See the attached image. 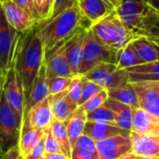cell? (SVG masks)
Segmentation results:
<instances>
[{
    "label": "cell",
    "instance_id": "6da1fadb",
    "mask_svg": "<svg viewBox=\"0 0 159 159\" xmlns=\"http://www.w3.org/2000/svg\"><path fill=\"white\" fill-rule=\"evenodd\" d=\"M36 26L35 34L42 41L45 54H47L58 45L67 41L81 27L90 29L91 22L83 16L77 4L54 19Z\"/></svg>",
    "mask_w": 159,
    "mask_h": 159
},
{
    "label": "cell",
    "instance_id": "7a4b0ae2",
    "mask_svg": "<svg viewBox=\"0 0 159 159\" xmlns=\"http://www.w3.org/2000/svg\"><path fill=\"white\" fill-rule=\"evenodd\" d=\"M44 63V47L35 32L34 33L31 31L26 34V36L23 39L19 38L14 56L13 67L21 80L25 91V98Z\"/></svg>",
    "mask_w": 159,
    "mask_h": 159
},
{
    "label": "cell",
    "instance_id": "3957f363",
    "mask_svg": "<svg viewBox=\"0 0 159 159\" xmlns=\"http://www.w3.org/2000/svg\"><path fill=\"white\" fill-rule=\"evenodd\" d=\"M115 11L138 37L159 27V11L148 0H122Z\"/></svg>",
    "mask_w": 159,
    "mask_h": 159
},
{
    "label": "cell",
    "instance_id": "277c9868",
    "mask_svg": "<svg viewBox=\"0 0 159 159\" xmlns=\"http://www.w3.org/2000/svg\"><path fill=\"white\" fill-rule=\"evenodd\" d=\"M90 30L99 41L117 50L138 37L118 18L116 11L93 23Z\"/></svg>",
    "mask_w": 159,
    "mask_h": 159
},
{
    "label": "cell",
    "instance_id": "5b68a950",
    "mask_svg": "<svg viewBox=\"0 0 159 159\" xmlns=\"http://www.w3.org/2000/svg\"><path fill=\"white\" fill-rule=\"evenodd\" d=\"M117 49L108 47L99 41L90 29L88 30L84 50L83 59L79 70V75H84L96 65L102 62L116 63L117 62Z\"/></svg>",
    "mask_w": 159,
    "mask_h": 159
},
{
    "label": "cell",
    "instance_id": "8992f818",
    "mask_svg": "<svg viewBox=\"0 0 159 159\" xmlns=\"http://www.w3.org/2000/svg\"><path fill=\"white\" fill-rule=\"evenodd\" d=\"M22 120L10 109L4 96H0V150L2 155L19 143Z\"/></svg>",
    "mask_w": 159,
    "mask_h": 159
},
{
    "label": "cell",
    "instance_id": "52a82bcc",
    "mask_svg": "<svg viewBox=\"0 0 159 159\" xmlns=\"http://www.w3.org/2000/svg\"><path fill=\"white\" fill-rule=\"evenodd\" d=\"M84 76L107 90L130 83L126 70H118L116 63H99Z\"/></svg>",
    "mask_w": 159,
    "mask_h": 159
},
{
    "label": "cell",
    "instance_id": "ba28073f",
    "mask_svg": "<svg viewBox=\"0 0 159 159\" xmlns=\"http://www.w3.org/2000/svg\"><path fill=\"white\" fill-rule=\"evenodd\" d=\"M18 33L8 24L0 5V69L5 75L14 64Z\"/></svg>",
    "mask_w": 159,
    "mask_h": 159
},
{
    "label": "cell",
    "instance_id": "9c48e42d",
    "mask_svg": "<svg viewBox=\"0 0 159 159\" xmlns=\"http://www.w3.org/2000/svg\"><path fill=\"white\" fill-rule=\"evenodd\" d=\"M3 93L10 109L19 118L23 120L25 106V91L19 74L14 67H11L5 75Z\"/></svg>",
    "mask_w": 159,
    "mask_h": 159
},
{
    "label": "cell",
    "instance_id": "30bf717a",
    "mask_svg": "<svg viewBox=\"0 0 159 159\" xmlns=\"http://www.w3.org/2000/svg\"><path fill=\"white\" fill-rule=\"evenodd\" d=\"M45 65L47 68V75L49 80L58 76H75L67 60L65 42L58 45L49 52L45 54Z\"/></svg>",
    "mask_w": 159,
    "mask_h": 159
},
{
    "label": "cell",
    "instance_id": "8fae6325",
    "mask_svg": "<svg viewBox=\"0 0 159 159\" xmlns=\"http://www.w3.org/2000/svg\"><path fill=\"white\" fill-rule=\"evenodd\" d=\"M100 159H119L132 153V143L129 134L117 135L96 142Z\"/></svg>",
    "mask_w": 159,
    "mask_h": 159
},
{
    "label": "cell",
    "instance_id": "7c38bea8",
    "mask_svg": "<svg viewBox=\"0 0 159 159\" xmlns=\"http://www.w3.org/2000/svg\"><path fill=\"white\" fill-rule=\"evenodd\" d=\"M136 91L139 106L159 117V81L132 83Z\"/></svg>",
    "mask_w": 159,
    "mask_h": 159
},
{
    "label": "cell",
    "instance_id": "4fadbf2b",
    "mask_svg": "<svg viewBox=\"0 0 159 159\" xmlns=\"http://www.w3.org/2000/svg\"><path fill=\"white\" fill-rule=\"evenodd\" d=\"M0 5L8 24L12 28L21 34L33 31L36 22L13 0L2 2Z\"/></svg>",
    "mask_w": 159,
    "mask_h": 159
},
{
    "label": "cell",
    "instance_id": "5bb4252c",
    "mask_svg": "<svg viewBox=\"0 0 159 159\" xmlns=\"http://www.w3.org/2000/svg\"><path fill=\"white\" fill-rule=\"evenodd\" d=\"M50 95L49 91V79L47 75V68L45 63L42 65L36 77L34 78L28 94L26 96L23 117L29 113V111L39 102L46 99Z\"/></svg>",
    "mask_w": 159,
    "mask_h": 159
},
{
    "label": "cell",
    "instance_id": "9a60e30c",
    "mask_svg": "<svg viewBox=\"0 0 159 159\" xmlns=\"http://www.w3.org/2000/svg\"><path fill=\"white\" fill-rule=\"evenodd\" d=\"M87 32L88 29L81 27L73 36H71L67 41H65L67 60L71 70L75 75H79Z\"/></svg>",
    "mask_w": 159,
    "mask_h": 159
},
{
    "label": "cell",
    "instance_id": "2e32d148",
    "mask_svg": "<svg viewBox=\"0 0 159 159\" xmlns=\"http://www.w3.org/2000/svg\"><path fill=\"white\" fill-rule=\"evenodd\" d=\"M51 102L52 94H50L46 99L36 103L23 117V119L28 120L32 127L46 131L47 129H48L54 118Z\"/></svg>",
    "mask_w": 159,
    "mask_h": 159
},
{
    "label": "cell",
    "instance_id": "e0dca14e",
    "mask_svg": "<svg viewBox=\"0 0 159 159\" xmlns=\"http://www.w3.org/2000/svg\"><path fill=\"white\" fill-rule=\"evenodd\" d=\"M132 143V153L142 157L159 158V136L139 134L133 131L129 133Z\"/></svg>",
    "mask_w": 159,
    "mask_h": 159
},
{
    "label": "cell",
    "instance_id": "ac0fdd59",
    "mask_svg": "<svg viewBox=\"0 0 159 159\" xmlns=\"http://www.w3.org/2000/svg\"><path fill=\"white\" fill-rule=\"evenodd\" d=\"M131 131L139 134L159 136V117L141 107L133 109Z\"/></svg>",
    "mask_w": 159,
    "mask_h": 159
},
{
    "label": "cell",
    "instance_id": "d6986e66",
    "mask_svg": "<svg viewBox=\"0 0 159 159\" xmlns=\"http://www.w3.org/2000/svg\"><path fill=\"white\" fill-rule=\"evenodd\" d=\"M83 16L91 22V25L116 10L108 0H83L78 3Z\"/></svg>",
    "mask_w": 159,
    "mask_h": 159
},
{
    "label": "cell",
    "instance_id": "ffe728a7",
    "mask_svg": "<svg viewBox=\"0 0 159 159\" xmlns=\"http://www.w3.org/2000/svg\"><path fill=\"white\" fill-rule=\"evenodd\" d=\"M130 131L125 130L119 128L117 125L92 121L87 122L84 130V134L88 135L95 142H99L117 135H128Z\"/></svg>",
    "mask_w": 159,
    "mask_h": 159
},
{
    "label": "cell",
    "instance_id": "44dd1931",
    "mask_svg": "<svg viewBox=\"0 0 159 159\" xmlns=\"http://www.w3.org/2000/svg\"><path fill=\"white\" fill-rule=\"evenodd\" d=\"M87 122L88 113L86 112L83 105L78 106L77 109L64 122L67 128L68 138L72 148L74 147L77 140L84 134Z\"/></svg>",
    "mask_w": 159,
    "mask_h": 159
},
{
    "label": "cell",
    "instance_id": "7402d4cb",
    "mask_svg": "<svg viewBox=\"0 0 159 159\" xmlns=\"http://www.w3.org/2000/svg\"><path fill=\"white\" fill-rule=\"evenodd\" d=\"M51 107L54 118L61 122H65L69 116L77 109L78 105L70 98L67 89L52 95Z\"/></svg>",
    "mask_w": 159,
    "mask_h": 159
},
{
    "label": "cell",
    "instance_id": "603a6c76",
    "mask_svg": "<svg viewBox=\"0 0 159 159\" xmlns=\"http://www.w3.org/2000/svg\"><path fill=\"white\" fill-rule=\"evenodd\" d=\"M44 136V130L32 127L28 120L23 119L21 124L20 136L18 143L21 155L25 157Z\"/></svg>",
    "mask_w": 159,
    "mask_h": 159
},
{
    "label": "cell",
    "instance_id": "cb8c5ba5",
    "mask_svg": "<svg viewBox=\"0 0 159 159\" xmlns=\"http://www.w3.org/2000/svg\"><path fill=\"white\" fill-rule=\"evenodd\" d=\"M104 105L114 113L116 117V123L119 128L128 131H131L133 117L132 107L112 98H108L107 101L104 102Z\"/></svg>",
    "mask_w": 159,
    "mask_h": 159
},
{
    "label": "cell",
    "instance_id": "d4e9b609",
    "mask_svg": "<svg viewBox=\"0 0 159 159\" xmlns=\"http://www.w3.org/2000/svg\"><path fill=\"white\" fill-rule=\"evenodd\" d=\"M71 159H100L96 142L83 134L72 148Z\"/></svg>",
    "mask_w": 159,
    "mask_h": 159
},
{
    "label": "cell",
    "instance_id": "484cf974",
    "mask_svg": "<svg viewBox=\"0 0 159 159\" xmlns=\"http://www.w3.org/2000/svg\"><path fill=\"white\" fill-rule=\"evenodd\" d=\"M131 43L143 63L159 61V48L147 37L139 36Z\"/></svg>",
    "mask_w": 159,
    "mask_h": 159
},
{
    "label": "cell",
    "instance_id": "4316f807",
    "mask_svg": "<svg viewBox=\"0 0 159 159\" xmlns=\"http://www.w3.org/2000/svg\"><path fill=\"white\" fill-rule=\"evenodd\" d=\"M108 95L109 98H112L124 104H127L132 107L133 109L140 107L139 100L131 82L118 88L108 89Z\"/></svg>",
    "mask_w": 159,
    "mask_h": 159
},
{
    "label": "cell",
    "instance_id": "83f0119b",
    "mask_svg": "<svg viewBox=\"0 0 159 159\" xmlns=\"http://www.w3.org/2000/svg\"><path fill=\"white\" fill-rule=\"evenodd\" d=\"M142 63L143 62L140 59L131 42L118 50L116 62L118 70H126L129 67H133Z\"/></svg>",
    "mask_w": 159,
    "mask_h": 159
},
{
    "label": "cell",
    "instance_id": "f1b7e54d",
    "mask_svg": "<svg viewBox=\"0 0 159 159\" xmlns=\"http://www.w3.org/2000/svg\"><path fill=\"white\" fill-rule=\"evenodd\" d=\"M48 129L52 133V135L56 138L58 143H60L62 153L71 158L72 154V147L69 142L68 133H67V128L64 122H61L60 120H57L56 118H53Z\"/></svg>",
    "mask_w": 159,
    "mask_h": 159
},
{
    "label": "cell",
    "instance_id": "f546056e",
    "mask_svg": "<svg viewBox=\"0 0 159 159\" xmlns=\"http://www.w3.org/2000/svg\"><path fill=\"white\" fill-rule=\"evenodd\" d=\"M54 0H33L36 25L47 21L51 14Z\"/></svg>",
    "mask_w": 159,
    "mask_h": 159
},
{
    "label": "cell",
    "instance_id": "4dcf8cb0",
    "mask_svg": "<svg viewBox=\"0 0 159 159\" xmlns=\"http://www.w3.org/2000/svg\"><path fill=\"white\" fill-rule=\"evenodd\" d=\"M88 121L110 123V124L116 125L114 113L108 107H106L104 104L102 107L96 109L95 111L88 114Z\"/></svg>",
    "mask_w": 159,
    "mask_h": 159
},
{
    "label": "cell",
    "instance_id": "1f68e13d",
    "mask_svg": "<svg viewBox=\"0 0 159 159\" xmlns=\"http://www.w3.org/2000/svg\"><path fill=\"white\" fill-rule=\"evenodd\" d=\"M84 76V75H83ZM104 89L102 88L100 85L96 84L95 82L87 79L84 76V82H83V93H82V97L81 100L78 103V106L83 105L85 102H87L89 99H91L94 95H96L97 93H99L100 91L103 90Z\"/></svg>",
    "mask_w": 159,
    "mask_h": 159
},
{
    "label": "cell",
    "instance_id": "d6a6232c",
    "mask_svg": "<svg viewBox=\"0 0 159 159\" xmlns=\"http://www.w3.org/2000/svg\"><path fill=\"white\" fill-rule=\"evenodd\" d=\"M126 72L129 74H136V75H158L159 61L145 62L133 67H129L126 69Z\"/></svg>",
    "mask_w": 159,
    "mask_h": 159
},
{
    "label": "cell",
    "instance_id": "836d02e7",
    "mask_svg": "<svg viewBox=\"0 0 159 159\" xmlns=\"http://www.w3.org/2000/svg\"><path fill=\"white\" fill-rule=\"evenodd\" d=\"M83 82H84V76L81 75H75L72 79L71 85L68 89V94L70 98L75 102L79 103L82 93H83Z\"/></svg>",
    "mask_w": 159,
    "mask_h": 159
},
{
    "label": "cell",
    "instance_id": "e575fe53",
    "mask_svg": "<svg viewBox=\"0 0 159 159\" xmlns=\"http://www.w3.org/2000/svg\"><path fill=\"white\" fill-rule=\"evenodd\" d=\"M109 98L108 95V90L107 89H103L102 91H100L99 93H97L96 95H94L91 99H89L87 102H85L83 104L86 112L88 114L95 111L96 109L102 107L104 102L107 101V99Z\"/></svg>",
    "mask_w": 159,
    "mask_h": 159
},
{
    "label": "cell",
    "instance_id": "d590c367",
    "mask_svg": "<svg viewBox=\"0 0 159 159\" xmlns=\"http://www.w3.org/2000/svg\"><path fill=\"white\" fill-rule=\"evenodd\" d=\"M73 77H62L58 76L49 80V91L50 94L54 95L64 90H67L71 85Z\"/></svg>",
    "mask_w": 159,
    "mask_h": 159
},
{
    "label": "cell",
    "instance_id": "8d00e7d4",
    "mask_svg": "<svg viewBox=\"0 0 159 159\" xmlns=\"http://www.w3.org/2000/svg\"><path fill=\"white\" fill-rule=\"evenodd\" d=\"M77 4H78L77 0H54L50 17H49V19L47 21L54 19L55 17L60 15L64 10H66V9L75 6Z\"/></svg>",
    "mask_w": 159,
    "mask_h": 159
},
{
    "label": "cell",
    "instance_id": "74e56055",
    "mask_svg": "<svg viewBox=\"0 0 159 159\" xmlns=\"http://www.w3.org/2000/svg\"><path fill=\"white\" fill-rule=\"evenodd\" d=\"M45 150H46V154L62 153L60 143H58L56 138L52 135L49 129H47L45 131Z\"/></svg>",
    "mask_w": 159,
    "mask_h": 159
},
{
    "label": "cell",
    "instance_id": "f35d334b",
    "mask_svg": "<svg viewBox=\"0 0 159 159\" xmlns=\"http://www.w3.org/2000/svg\"><path fill=\"white\" fill-rule=\"evenodd\" d=\"M46 155L45 150V136L40 140V142L33 148V150L24 157L25 159H41Z\"/></svg>",
    "mask_w": 159,
    "mask_h": 159
},
{
    "label": "cell",
    "instance_id": "ab89813d",
    "mask_svg": "<svg viewBox=\"0 0 159 159\" xmlns=\"http://www.w3.org/2000/svg\"><path fill=\"white\" fill-rule=\"evenodd\" d=\"M20 7H21L34 20V4L33 0H13ZM35 21V20H34Z\"/></svg>",
    "mask_w": 159,
    "mask_h": 159
},
{
    "label": "cell",
    "instance_id": "60d3db41",
    "mask_svg": "<svg viewBox=\"0 0 159 159\" xmlns=\"http://www.w3.org/2000/svg\"><path fill=\"white\" fill-rule=\"evenodd\" d=\"M1 159H25L24 157L21 155L19 145H15L12 148H10L9 150H7L6 153H4L2 155Z\"/></svg>",
    "mask_w": 159,
    "mask_h": 159
},
{
    "label": "cell",
    "instance_id": "b9f144b4",
    "mask_svg": "<svg viewBox=\"0 0 159 159\" xmlns=\"http://www.w3.org/2000/svg\"><path fill=\"white\" fill-rule=\"evenodd\" d=\"M144 36L147 37L150 41H152L159 48V27L152 28Z\"/></svg>",
    "mask_w": 159,
    "mask_h": 159
},
{
    "label": "cell",
    "instance_id": "7bdbcfd3",
    "mask_svg": "<svg viewBox=\"0 0 159 159\" xmlns=\"http://www.w3.org/2000/svg\"><path fill=\"white\" fill-rule=\"evenodd\" d=\"M45 157L48 159H71L68 157H66L62 153H58V154H46Z\"/></svg>",
    "mask_w": 159,
    "mask_h": 159
},
{
    "label": "cell",
    "instance_id": "ee69618b",
    "mask_svg": "<svg viewBox=\"0 0 159 159\" xmlns=\"http://www.w3.org/2000/svg\"><path fill=\"white\" fill-rule=\"evenodd\" d=\"M5 74L3 73V71L0 69V96L3 90V85H4V81H5Z\"/></svg>",
    "mask_w": 159,
    "mask_h": 159
},
{
    "label": "cell",
    "instance_id": "f6af8a7d",
    "mask_svg": "<svg viewBox=\"0 0 159 159\" xmlns=\"http://www.w3.org/2000/svg\"><path fill=\"white\" fill-rule=\"evenodd\" d=\"M138 158V157L137 156H135L133 153H130V154H128V155H126V156H123L122 157H120L119 159H137Z\"/></svg>",
    "mask_w": 159,
    "mask_h": 159
},
{
    "label": "cell",
    "instance_id": "bcb514c9",
    "mask_svg": "<svg viewBox=\"0 0 159 159\" xmlns=\"http://www.w3.org/2000/svg\"><path fill=\"white\" fill-rule=\"evenodd\" d=\"M151 5L159 11V0H149Z\"/></svg>",
    "mask_w": 159,
    "mask_h": 159
},
{
    "label": "cell",
    "instance_id": "7dc6e473",
    "mask_svg": "<svg viewBox=\"0 0 159 159\" xmlns=\"http://www.w3.org/2000/svg\"><path fill=\"white\" fill-rule=\"evenodd\" d=\"M108 1H109L115 7H116L120 4V2H121L122 0H108Z\"/></svg>",
    "mask_w": 159,
    "mask_h": 159
},
{
    "label": "cell",
    "instance_id": "c3c4849f",
    "mask_svg": "<svg viewBox=\"0 0 159 159\" xmlns=\"http://www.w3.org/2000/svg\"><path fill=\"white\" fill-rule=\"evenodd\" d=\"M137 159H159V158H156V157H138Z\"/></svg>",
    "mask_w": 159,
    "mask_h": 159
},
{
    "label": "cell",
    "instance_id": "681fc988",
    "mask_svg": "<svg viewBox=\"0 0 159 159\" xmlns=\"http://www.w3.org/2000/svg\"><path fill=\"white\" fill-rule=\"evenodd\" d=\"M5 1H8V0H0V3H2V2H5Z\"/></svg>",
    "mask_w": 159,
    "mask_h": 159
},
{
    "label": "cell",
    "instance_id": "f907efd6",
    "mask_svg": "<svg viewBox=\"0 0 159 159\" xmlns=\"http://www.w3.org/2000/svg\"><path fill=\"white\" fill-rule=\"evenodd\" d=\"M2 157V153H1V150H0V159Z\"/></svg>",
    "mask_w": 159,
    "mask_h": 159
},
{
    "label": "cell",
    "instance_id": "816d5d0a",
    "mask_svg": "<svg viewBox=\"0 0 159 159\" xmlns=\"http://www.w3.org/2000/svg\"><path fill=\"white\" fill-rule=\"evenodd\" d=\"M41 159H48V158H47L46 157H42V158H41Z\"/></svg>",
    "mask_w": 159,
    "mask_h": 159
},
{
    "label": "cell",
    "instance_id": "f5cc1de1",
    "mask_svg": "<svg viewBox=\"0 0 159 159\" xmlns=\"http://www.w3.org/2000/svg\"><path fill=\"white\" fill-rule=\"evenodd\" d=\"M81 1H83V0H77V2L79 3V2H81Z\"/></svg>",
    "mask_w": 159,
    "mask_h": 159
},
{
    "label": "cell",
    "instance_id": "db71d44e",
    "mask_svg": "<svg viewBox=\"0 0 159 159\" xmlns=\"http://www.w3.org/2000/svg\"><path fill=\"white\" fill-rule=\"evenodd\" d=\"M148 1H149V0H148Z\"/></svg>",
    "mask_w": 159,
    "mask_h": 159
}]
</instances>
